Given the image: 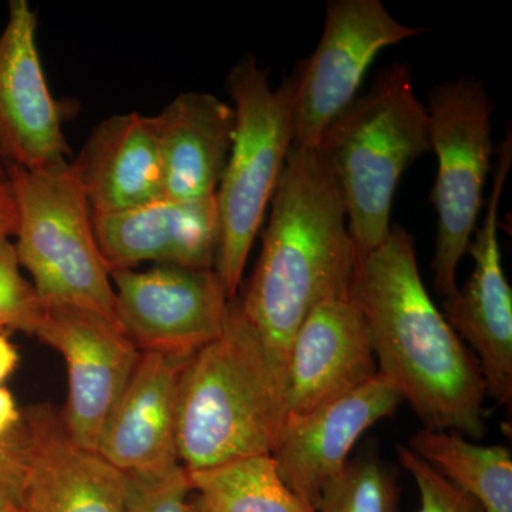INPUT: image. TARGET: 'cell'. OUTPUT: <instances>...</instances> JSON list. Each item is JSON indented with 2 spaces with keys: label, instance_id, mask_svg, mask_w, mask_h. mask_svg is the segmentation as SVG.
<instances>
[{
  "label": "cell",
  "instance_id": "6da1fadb",
  "mask_svg": "<svg viewBox=\"0 0 512 512\" xmlns=\"http://www.w3.org/2000/svg\"><path fill=\"white\" fill-rule=\"evenodd\" d=\"M350 293L362 309L377 369L424 429L483 439V375L421 279L412 235L392 225L372 251H356Z\"/></svg>",
  "mask_w": 512,
  "mask_h": 512
},
{
  "label": "cell",
  "instance_id": "7a4b0ae2",
  "mask_svg": "<svg viewBox=\"0 0 512 512\" xmlns=\"http://www.w3.org/2000/svg\"><path fill=\"white\" fill-rule=\"evenodd\" d=\"M242 315L272 370L284 412L289 348L313 308L350 291L356 247L345 201L318 147L292 144L272 197Z\"/></svg>",
  "mask_w": 512,
  "mask_h": 512
},
{
  "label": "cell",
  "instance_id": "3957f363",
  "mask_svg": "<svg viewBox=\"0 0 512 512\" xmlns=\"http://www.w3.org/2000/svg\"><path fill=\"white\" fill-rule=\"evenodd\" d=\"M281 427L282 400L264 348L232 299L221 335L191 357L181 377L178 460L197 473L268 456Z\"/></svg>",
  "mask_w": 512,
  "mask_h": 512
},
{
  "label": "cell",
  "instance_id": "277c9868",
  "mask_svg": "<svg viewBox=\"0 0 512 512\" xmlns=\"http://www.w3.org/2000/svg\"><path fill=\"white\" fill-rule=\"evenodd\" d=\"M318 150L338 181L357 252L372 251L392 229L397 184L430 153L429 114L413 89L412 67L393 63L377 73L320 137Z\"/></svg>",
  "mask_w": 512,
  "mask_h": 512
},
{
  "label": "cell",
  "instance_id": "5b68a950",
  "mask_svg": "<svg viewBox=\"0 0 512 512\" xmlns=\"http://www.w3.org/2000/svg\"><path fill=\"white\" fill-rule=\"evenodd\" d=\"M5 173L18 210L16 252L43 306H79L119 326L110 271L73 163L35 170L6 164Z\"/></svg>",
  "mask_w": 512,
  "mask_h": 512
},
{
  "label": "cell",
  "instance_id": "8992f818",
  "mask_svg": "<svg viewBox=\"0 0 512 512\" xmlns=\"http://www.w3.org/2000/svg\"><path fill=\"white\" fill-rule=\"evenodd\" d=\"M227 89L234 100L235 130L217 190L214 272L232 301L292 147L295 79L292 74L272 89L268 70L249 55L228 74Z\"/></svg>",
  "mask_w": 512,
  "mask_h": 512
},
{
  "label": "cell",
  "instance_id": "52a82bcc",
  "mask_svg": "<svg viewBox=\"0 0 512 512\" xmlns=\"http://www.w3.org/2000/svg\"><path fill=\"white\" fill-rule=\"evenodd\" d=\"M429 136L437 157L431 191L437 214L434 289L457 292V268L467 254L483 208L485 180L495 153L491 140L494 101L476 77L461 76L429 93Z\"/></svg>",
  "mask_w": 512,
  "mask_h": 512
},
{
  "label": "cell",
  "instance_id": "ba28073f",
  "mask_svg": "<svg viewBox=\"0 0 512 512\" xmlns=\"http://www.w3.org/2000/svg\"><path fill=\"white\" fill-rule=\"evenodd\" d=\"M423 32L394 19L380 0H329L318 47L292 73V144L318 147L329 124L356 99L377 55Z\"/></svg>",
  "mask_w": 512,
  "mask_h": 512
},
{
  "label": "cell",
  "instance_id": "9c48e42d",
  "mask_svg": "<svg viewBox=\"0 0 512 512\" xmlns=\"http://www.w3.org/2000/svg\"><path fill=\"white\" fill-rule=\"evenodd\" d=\"M110 278L117 323L141 352L194 356L225 328L231 301L214 269L156 265Z\"/></svg>",
  "mask_w": 512,
  "mask_h": 512
},
{
  "label": "cell",
  "instance_id": "30bf717a",
  "mask_svg": "<svg viewBox=\"0 0 512 512\" xmlns=\"http://www.w3.org/2000/svg\"><path fill=\"white\" fill-rule=\"evenodd\" d=\"M35 335L67 367L64 429L77 446L97 451L101 431L140 360L141 350L110 319L79 306H45Z\"/></svg>",
  "mask_w": 512,
  "mask_h": 512
},
{
  "label": "cell",
  "instance_id": "8fae6325",
  "mask_svg": "<svg viewBox=\"0 0 512 512\" xmlns=\"http://www.w3.org/2000/svg\"><path fill=\"white\" fill-rule=\"evenodd\" d=\"M493 188L483 225L467 252L474 259L467 284L444 298V318L476 356L487 397L512 406V291L504 274L498 241V211L512 164V134L498 148Z\"/></svg>",
  "mask_w": 512,
  "mask_h": 512
},
{
  "label": "cell",
  "instance_id": "7c38bea8",
  "mask_svg": "<svg viewBox=\"0 0 512 512\" xmlns=\"http://www.w3.org/2000/svg\"><path fill=\"white\" fill-rule=\"evenodd\" d=\"M377 375L369 326L352 293L319 303L289 348L281 431Z\"/></svg>",
  "mask_w": 512,
  "mask_h": 512
},
{
  "label": "cell",
  "instance_id": "4fadbf2b",
  "mask_svg": "<svg viewBox=\"0 0 512 512\" xmlns=\"http://www.w3.org/2000/svg\"><path fill=\"white\" fill-rule=\"evenodd\" d=\"M37 15L9 2L0 35V160L35 170L66 160L60 104L50 93L36 43Z\"/></svg>",
  "mask_w": 512,
  "mask_h": 512
},
{
  "label": "cell",
  "instance_id": "5bb4252c",
  "mask_svg": "<svg viewBox=\"0 0 512 512\" xmlns=\"http://www.w3.org/2000/svg\"><path fill=\"white\" fill-rule=\"evenodd\" d=\"M26 483L22 512H124L127 474L97 451L77 446L47 406L20 421Z\"/></svg>",
  "mask_w": 512,
  "mask_h": 512
},
{
  "label": "cell",
  "instance_id": "9a60e30c",
  "mask_svg": "<svg viewBox=\"0 0 512 512\" xmlns=\"http://www.w3.org/2000/svg\"><path fill=\"white\" fill-rule=\"evenodd\" d=\"M402 403L399 392L379 373L355 392L284 427L271 454L279 478L315 510L323 485L346 466L363 433L393 416Z\"/></svg>",
  "mask_w": 512,
  "mask_h": 512
},
{
  "label": "cell",
  "instance_id": "2e32d148",
  "mask_svg": "<svg viewBox=\"0 0 512 512\" xmlns=\"http://www.w3.org/2000/svg\"><path fill=\"white\" fill-rule=\"evenodd\" d=\"M92 215L94 238L110 272L146 262L214 269L220 237L217 194L195 201L161 197L130 210Z\"/></svg>",
  "mask_w": 512,
  "mask_h": 512
},
{
  "label": "cell",
  "instance_id": "e0dca14e",
  "mask_svg": "<svg viewBox=\"0 0 512 512\" xmlns=\"http://www.w3.org/2000/svg\"><path fill=\"white\" fill-rule=\"evenodd\" d=\"M191 357L141 352L97 447V453L123 473H151L181 464L177 450L178 396Z\"/></svg>",
  "mask_w": 512,
  "mask_h": 512
},
{
  "label": "cell",
  "instance_id": "ac0fdd59",
  "mask_svg": "<svg viewBox=\"0 0 512 512\" xmlns=\"http://www.w3.org/2000/svg\"><path fill=\"white\" fill-rule=\"evenodd\" d=\"M92 214L130 210L163 197V167L154 117L103 120L73 161Z\"/></svg>",
  "mask_w": 512,
  "mask_h": 512
},
{
  "label": "cell",
  "instance_id": "d6986e66",
  "mask_svg": "<svg viewBox=\"0 0 512 512\" xmlns=\"http://www.w3.org/2000/svg\"><path fill=\"white\" fill-rule=\"evenodd\" d=\"M154 120L163 197L195 201L217 194L234 140V107L212 94L184 93Z\"/></svg>",
  "mask_w": 512,
  "mask_h": 512
},
{
  "label": "cell",
  "instance_id": "ffe728a7",
  "mask_svg": "<svg viewBox=\"0 0 512 512\" xmlns=\"http://www.w3.org/2000/svg\"><path fill=\"white\" fill-rule=\"evenodd\" d=\"M409 448L484 512H512L510 448L481 446L450 431L429 429L417 431Z\"/></svg>",
  "mask_w": 512,
  "mask_h": 512
},
{
  "label": "cell",
  "instance_id": "44dd1931",
  "mask_svg": "<svg viewBox=\"0 0 512 512\" xmlns=\"http://www.w3.org/2000/svg\"><path fill=\"white\" fill-rule=\"evenodd\" d=\"M188 474L191 512H316L279 478L271 454Z\"/></svg>",
  "mask_w": 512,
  "mask_h": 512
},
{
  "label": "cell",
  "instance_id": "7402d4cb",
  "mask_svg": "<svg viewBox=\"0 0 512 512\" xmlns=\"http://www.w3.org/2000/svg\"><path fill=\"white\" fill-rule=\"evenodd\" d=\"M316 512H399L396 476L372 456L348 461L320 490Z\"/></svg>",
  "mask_w": 512,
  "mask_h": 512
},
{
  "label": "cell",
  "instance_id": "603a6c76",
  "mask_svg": "<svg viewBox=\"0 0 512 512\" xmlns=\"http://www.w3.org/2000/svg\"><path fill=\"white\" fill-rule=\"evenodd\" d=\"M20 268L15 244L0 234V329L35 335L45 306Z\"/></svg>",
  "mask_w": 512,
  "mask_h": 512
},
{
  "label": "cell",
  "instance_id": "cb8c5ba5",
  "mask_svg": "<svg viewBox=\"0 0 512 512\" xmlns=\"http://www.w3.org/2000/svg\"><path fill=\"white\" fill-rule=\"evenodd\" d=\"M190 495V474L181 464L127 474L124 512H191Z\"/></svg>",
  "mask_w": 512,
  "mask_h": 512
},
{
  "label": "cell",
  "instance_id": "d4e9b609",
  "mask_svg": "<svg viewBox=\"0 0 512 512\" xmlns=\"http://www.w3.org/2000/svg\"><path fill=\"white\" fill-rule=\"evenodd\" d=\"M397 450L400 464L409 471L420 491V508L417 512H484L473 498L451 484L409 447L399 446Z\"/></svg>",
  "mask_w": 512,
  "mask_h": 512
},
{
  "label": "cell",
  "instance_id": "484cf974",
  "mask_svg": "<svg viewBox=\"0 0 512 512\" xmlns=\"http://www.w3.org/2000/svg\"><path fill=\"white\" fill-rule=\"evenodd\" d=\"M26 460L22 431L0 440V512H22L25 498Z\"/></svg>",
  "mask_w": 512,
  "mask_h": 512
},
{
  "label": "cell",
  "instance_id": "4316f807",
  "mask_svg": "<svg viewBox=\"0 0 512 512\" xmlns=\"http://www.w3.org/2000/svg\"><path fill=\"white\" fill-rule=\"evenodd\" d=\"M18 229V210L6 173H0V234L15 237Z\"/></svg>",
  "mask_w": 512,
  "mask_h": 512
},
{
  "label": "cell",
  "instance_id": "83f0119b",
  "mask_svg": "<svg viewBox=\"0 0 512 512\" xmlns=\"http://www.w3.org/2000/svg\"><path fill=\"white\" fill-rule=\"evenodd\" d=\"M20 421H22V414L16 406L12 393L6 387L0 386V440L18 429Z\"/></svg>",
  "mask_w": 512,
  "mask_h": 512
},
{
  "label": "cell",
  "instance_id": "f1b7e54d",
  "mask_svg": "<svg viewBox=\"0 0 512 512\" xmlns=\"http://www.w3.org/2000/svg\"><path fill=\"white\" fill-rule=\"evenodd\" d=\"M19 363L18 350L0 333V386L13 372Z\"/></svg>",
  "mask_w": 512,
  "mask_h": 512
},
{
  "label": "cell",
  "instance_id": "f546056e",
  "mask_svg": "<svg viewBox=\"0 0 512 512\" xmlns=\"http://www.w3.org/2000/svg\"><path fill=\"white\" fill-rule=\"evenodd\" d=\"M0 173H5V167H3L2 160H0Z\"/></svg>",
  "mask_w": 512,
  "mask_h": 512
}]
</instances>
